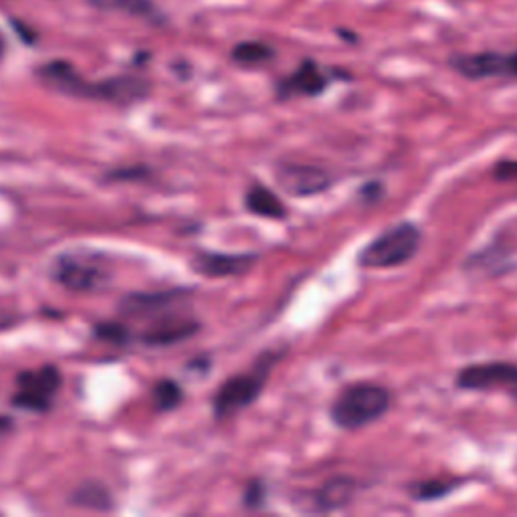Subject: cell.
Masks as SVG:
<instances>
[{
    "mask_svg": "<svg viewBox=\"0 0 517 517\" xmlns=\"http://www.w3.org/2000/svg\"><path fill=\"white\" fill-rule=\"evenodd\" d=\"M390 408V394L378 384H354L337 396L331 407V420L346 431H355L380 416Z\"/></svg>",
    "mask_w": 517,
    "mask_h": 517,
    "instance_id": "6da1fadb",
    "label": "cell"
},
{
    "mask_svg": "<svg viewBox=\"0 0 517 517\" xmlns=\"http://www.w3.org/2000/svg\"><path fill=\"white\" fill-rule=\"evenodd\" d=\"M420 247V231L415 224L402 223L386 231L362 249L358 263L368 269H390L408 263Z\"/></svg>",
    "mask_w": 517,
    "mask_h": 517,
    "instance_id": "7a4b0ae2",
    "label": "cell"
},
{
    "mask_svg": "<svg viewBox=\"0 0 517 517\" xmlns=\"http://www.w3.org/2000/svg\"><path fill=\"white\" fill-rule=\"evenodd\" d=\"M19 390L13 396V404L32 412H45L51 408L57 390L61 386V372L55 366L39 370H24L19 374Z\"/></svg>",
    "mask_w": 517,
    "mask_h": 517,
    "instance_id": "3957f363",
    "label": "cell"
},
{
    "mask_svg": "<svg viewBox=\"0 0 517 517\" xmlns=\"http://www.w3.org/2000/svg\"><path fill=\"white\" fill-rule=\"evenodd\" d=\"M457 386L463 390H504L517 394V366L507 362L473 364L459 372Z\"/></svg>",
    "mask_w": 517,
    "mask_h": 517,
    "instance_id": "277c9868",
    "label": "cell"
},
{
    "mask_svg": "<svg viewBox=\"0 0 517 517\" xmlns=\"http://www.w3.org/2000/svg\"><path fill=\"white\" fill-rule=\"evenodd\" d=\"M53 277L71 291H93L108 281V273L95 258L61 255L55 258Z\"/></svg>",
    "mask_w": 517,
    "mask_h": 517,
    "instance_id": "5b68a950",
    "label": "cell"
},
{
    "mask_svg": "<svg viewBox=\"0 0 517 517\" xmlns=\"http://www.w3.org/2000/svg\"><path fill=\"white\" fill-rule=\"evenodd\" d=\"M263 374H242L226 380L213 400L215 416L229 418L253 404L263 390Z\"/></svg>",
    "mask_w": 517,
    "mask_h": 517,
    "instance_id": "8992f818",
    "label": "cell"
},
{
    "mask_svg": "<svg viewBox=\"0 0 517 517\" xmlns=\"http://www.w3.org/2000/svg\"><path fill=\"white\" fill-rule=\"evenodd\" d=\"M452 67L467 79L517 77V53H477L452 61Z\"/></svg>",
    "mask_w": 517,
    "mask_h": 517,
    "instance_id": "52a82bcc",
    "label": "cell"
},
{
    "mask_svg": "<svg viewBox=\"0 0 517 517\" xmlns=\"http://www.w3.org/2000/svg\"><path fill=\"white\" fill-rule=\"evenodd\" d=\"M277 182L291 197H313L329 188L331 178L323 168L310 164H285L277 172Z\"/></svg>",
    "mask_w": 517,
    "mask_h": 517,
    "instance_id": "ba28073f",
    "label": "cell"
},
{
    "mask_svg": "<svg viewBox=\"0 0 517 517\" xmlns=\"http://www.w3.org/2000/svg\"><path fill=\"white\" fill-rule=\"evenodd\" d=\"M198 331V323L186 318V315H178V313H164L156 318V321L144 331L142 334V342L148 346H168V344H176L182 342V339L190 337L192 334Z\"/></svg>",
    "mask_w": 517,
    "mask_h": 517,
    "instance_id": "9c48e42d",
    "label": "cell"
},
{
    "mask_svg": "<svg viewBox=\"0 0 517 517\" xmlns=\"http://www.w3.org/2000/svg\"><path fill=\"white\" fill-rule=\"evenodd\" d=\"M255 255H226V253H202L192 261V269L210 279L237 277L245 275L255 265Z\"/></svg>",
    "mask_w": 517,
    "mask_h": 517,
    "instance_id": "30bf717a",
    "label": "cell"
},
{
    "mask_svg": "<svg viewBox=\"0 0 517 517\" xmlns=\"http://www.w3.org/2000/svg\"><path fill=\"white\" fill-rule=\"evenodd\" d=\"M184 297L182 291H170V294H136L127 295L119 303V310L132 318H160L168 313Z\"/></svg>",
    "mask_w": 517,
    "mask_h": 517,
    "instance_id": "8fae6325",
    "label": "cell"
},
{
    "mask_svg": "<svg viewBox=\"0 0 517 517\" xmlns=\"http://www.w3.org/2000/svg\"><path fill=\"white\" fill-rule=\"evenodd\" d=\"M145 93H148V83H145V81L137 77H118V79L103 81V83L92 85L89 97H93V100L111 101L118 105H127V103L142 100Z\"/></svg>",
    "mask_w": 517,
    "mask_h": 517,
    "instance_id": "7c38bea8",
    "label": "cell"
},
{
    "mask_svg": "<svg viewBox=\"0 0 517 517\" xmlns=\"http://www.w3.org/2000/svg\"><path fill=\"white\" fill-rule=\"evenodd\" d=\"M40 77L45 79V83L57 89V92L67 95L89 97V92H92V85L85 83V81L77 75V71L65 61H53L45 65V67L40 69Z\"/></svg>",
    "mask_w": 517,
    "mask_h": 517,
    "instance_id": "4fadbf2b",
    "label": "cell"
},
{
    "mask_svg": "<svg viewBox=\"0 0 517 517\" xmlns=\"http://www.w3.org/2000/svg\"><path fill=\"white\" fill-rule=\"evenodd\" d=\"M355 483L350 477H331L321 487L315 491L313 504L318 512H336V509L346 507L354 499Z\"/></svg>",
    "mask_w": 517,
    "mask_h": 517,
    "instance_id": "5bb4252c",
    "label": "cell"
},
{
    "mask_svg": "<svg viewBox=\"0 0 517 517\" xmlns=\"http://www.w3.org/2000/svg\"><path fill=\"white\" fill-rule=\"evenodd\" d=\"M328 85V77L311 61H305L294 75L281 85L285 95H318Z\"/></svg>",
    "mask_w": 517,
    "mask_h": 517,
    "instance_id": "9a60e30c",
    "label": "cell"
},
{
    "mask_svg": "<svg viewBox=\"0 0 517 517\" xmlns=\"http://www.w3.org/2000/svg\"><path fill=\"white\" fill-rule=\"evenodd\" d=\"M245 206L249 213L263 218H283L287 215L285 205L279 200L277 194L269 188H265L263 184L250 186L245 197Z\"/></svg>",
    "mask_w": 517,
    "mask_h": 517,
    "instance_id": "2e32d148",
    "label": "cell"
},
{
    "mask_svg": "<svg viewBox=\"0 0 517 517\" xmlns=\"http://www.w3.org/2000/svg\"><path fill=\"white\" fill-rule=\"evenodd\" d=\"M71 504L77 507L93 509V512H110L113 507V499L101 483H83L71 495Z\"/></svg>",
    "mask_w": 517,
    "mask_h": 517,
    "instance_id": "e0dca14e",
    "label": "cell"
},
{
    "mask_svg": "<svg viewBox=\"0 0 517 517\" xmlns=\"http://www.w3.org/2000/svg\"><path fill=\"white\" fill-rule=\"evenodd\" d=\"M87 3L100 8V11L121 13L136 16V19H153L158 13L150 0H87Z\"/></svg>",
    "mask_w": 517,
    "mask_h": 517,
    "instance_id": "ac0fdd59",
    "label": "cell"
},
{
    "mask_svg": "<svg viewBox=\"0 0 517 517\" xmlns=\"http://www.w3.org/2000/svg\"><path fill=\"white\" fill-rule=\"evenodd\" d=\"M182 400V390L174 380H160L153 386V407L156 410H172Z\"/></svg>",
    "mask_w": 517,
    "mask_h": 517,
    "instance_id": "d6986e66",
    "label": "cell"
},
{
    "mask_svg": "<svg viewBox=\"0 0 517 517\" xmlns=\"http://www.w3.org/2000/svg\"><path fill=\"white\" fill-rule=\"evenodd\" d=\"M273 51L263 43H257V40H247V43H241L234 47L232 59L242 65H258L267 59H271Z\"/></svg>",
    "mask_w": 517,
    "mask_h": 517,
    "instance_id": "ffe728a7",
    "label": "cell"
},
{
    "mask_svg": "<svg viewBox=\"0 0 517 517\" xmlns=\"http://www.w3.org/2000/svg\"><path fill=\"white\" fill-rule=\"evenodd\" d=\"M452 491L451 483H443V481H423V483H415L412 485V497L416 501H433V499H441L447 495V493Z\"/></svg>",
    "mask_w": 517,
    "mask_h": 517,
    "instance_id": "44dd1931",
    "label": "cell"
},
{
    "mask_svg": "<svg viewBox=\"0 0 517 517\" xmlns=\"http://www.w3.org/2000/svg\"><path fill=\"white\" fill-rule=\"evenodd\" d=\"M95 334L100 336L101 339H108V342H118V344L127 342V337H129V331L121 326V323H101V326L95 329Z\"/></svg>",
    "mask_w": 517,
    "mask_h": 517,
    "instance_id": "7402d4cb",
    "label": "cell"
},
{
    "mask_svg": "<svg viewBox=\"0 0 517 517\" xmlns=\"http://www.w3.org/2000/svg\"><path fill=\"white\" fill-rule=\"evenodd\" d=\"M493 174L497 180H517V162H501Z\"/></svg>",
    "mask_w": 517,
    "mask_h": 517,
    "instance_id": "603a6c76",
    "label": "cell"
},
{
    "mask_svg": "<svg viewBox=\"0 0 517 517\" xmlns=\"http://www.w3.org/2000/svg\"><path fill=\"white\" fill-rule=\"evenodd\" d=\"M261 493H263V489H261V485L258 483H253L249 487V495L245 497V501H247V505H258L261 504Z\"/></svg>",
    "mask_w": 517,
    "mask_h": 517,
    "instance_id": "cb8c5ba5",
    "label": "cell"
},
{
    "mask_svg": "<svg viewBox=\"0 0 517 517\" xmlns=\"http://www.w3.org/2000/svg\"><path fill=\"white\" fill-rule=\"evenodd\" d=\"M8 426H11V418H0V428H3V431H6Z\"/></svg>",
    "mask_w": 517,
    "mask_h": 517,
    "instance_id": "d4e9b609",
    "label": "cell"
},
{
    "mask_svg": "<svg viewBox=\"0 0 517 517\" xmlns=\"http://www.w3.org/2000/svg\"><path fill=\"white\" fill-rule=\"evenodd\" d=\"M4 55V39H3V35H0V57Z\"/></svg>",
    "mask_w": 517,
    "mask_h": 517,
    "instance_id": "484cf974",
    "label": "cell"
}]
</instances>
